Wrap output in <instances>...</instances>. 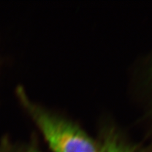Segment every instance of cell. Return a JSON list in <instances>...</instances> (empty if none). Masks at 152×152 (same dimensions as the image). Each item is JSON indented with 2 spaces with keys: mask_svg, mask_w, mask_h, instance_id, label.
I'll return each instance as SVG.
<instances>
[{
  "mask_svg": "<svg viewBox=\"0 0 152 152\" xmlns=\"http://www.w3.org/2000/svg\"><path fill=\"white\" fill-rule=\"evenodd\" d=\"M0 152H42V151L32 139L29 141H19L6 135L0 140Z\"/></svg>",
  "mask_w": 152,
  "mask_h": 152,
  "instance_id": "cell-3",
  "label": "cell"
},
{
  "mask_svg": "<svg viewBox=\"0 0 152 152\" xmlns=\"http://www.w3.org/2000/svg\"><path fill=\"white\" fill-rule=\"evenodd\" d=\"M15 95L53 152H97L96 138L75 120L35 101L22 85L16 86Z\"/></svg>",
  "mask_w": 152,
  "mask_h": 152,
  "instance_id": "cell-1",
  "label": "cell"
},
{
  "mask_svg": "<svg viewBox=\"0 0 152 152\" xmlns=\"http://www.w3.org/2000/svg\"><path fill=\"white\" fill-rule=\"evenodd\" d=\"M97 152H152V141L137 142L112 119L100 124L96 137Z\"/></svg>",
  "mask_w": 152,
  "mask_h": 152,
  "instance_id": "cell-2",
  "label": "cell"
},
{
  "mask_svg": "<svg viewBox=\"0 0 152 152\" xmlns=\"http://www.w3.org/2000/svg\"><path fill=\"white\" fill-rule=\"evenodd\" d=\"M143 81L147 94L145 113L148 117L147 119H148L149 123L151 124V132L152 136V55L150 57L145 67ZM151 141H152V137Z\"/></svg>",
  "mask_w": 152,
  "mask_h": 152,
  "instance_id": "cell-4",
  "label": "cell"
}]
</instances>
